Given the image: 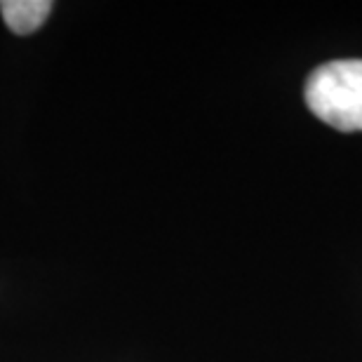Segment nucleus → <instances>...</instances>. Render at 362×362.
Returning a JSON list of instances; mask_svg holds the SVG:
<instances>
[{
    "mask_svg": "<svg viewBox=\"0 0 362 362\" xmlns=\"http://www.w3.org/2000/svg\"><path fill=\"white\" fill-rule=\"evenodd\" d=\"M308 108L339 132H362V59L317 66L303 85Z\"/></svg>",
    "mask_w": 362,
    "mask_h": 362,
    "instance_id": "1",
    "label": "nucleus"
},
{
    "mask_svg": "<svg viewBox=\"0 0 362 362\" xmlns=\"http://www.w3.org/2000/svg\"><path fill=\"white\" fill-rule=\"evenodd\" d=\"M52 7L54 5L49 0H3L0 14L12 33L28 35L45 24Z\"/></svg>",
    "mask_w": 362,
    "mask_h": 362,
    "instance_id": "2",
    "label": "nucleus"
}]
</instances>
